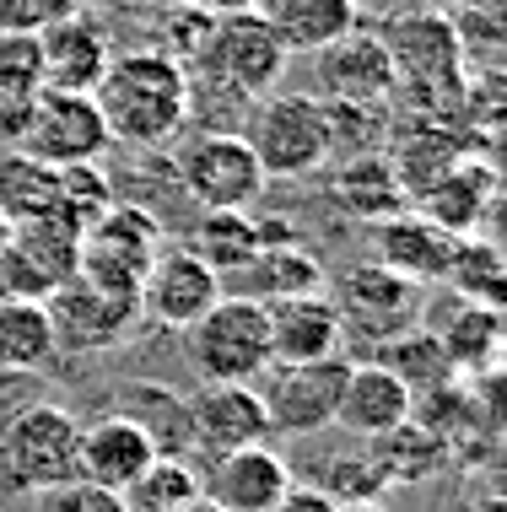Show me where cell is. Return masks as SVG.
Instances as JSON below:
<instances>
[{
  "instance_id": "31",
  "label": "cell",
  "mask_w": 507,
  "mask_h": 512,
  "mask_svg": "<svg viewBox=\"0 0 507 512\" xmlns=\"http://www.w3.org/2000/svg\"><path fill=\"white\" fill-rule=\"evenodd\" d=\"M0 211H6L11 227L60 216V184H54V168L22 157V151H6V157H0Z\"/></svg>"
},
{
  "instance_id": "34",
  "label": "cell",
  "mask_w": 507,
  "mask_h": 512,
  "mask_svg": "<svg viewBox=\"0 0 507 512\" xmlns=\"http://www.w3.org/2000/svg\"><path fill=\"white\" fill-rule=\"evenodd\" d=\"M54 184H60V221H71L76 232H87L108 205H114V178H108L98 162H76V168H54Z\"/></svg>"
},
{
  "instance_id": "9",
  "label": "cell",
  "mask_w": 507,
  "mask_h": 512,
  "mask_svg": "<svg viewBox=\"0 0 507 512\" xmlns=\"http://www.w3.org/2000/svg\"><path fill=\"white\" fill-rule=\"evenodd\" d=\"M259 173L265 178H303L330 162V119L324 103L308 92H276L259 103L254 135H249Z\"/></svg>"
},
{
  "instance_id": "44",
  "label": "cell",
  "mask_w": 507,
  "mask_h": 512,
  "mask_svg": "<svg viewBox=\"0 0 507 512\" xmlns=\"http://www.w3.org/2000/svg\"><path fill=\"white\" fill-rule=\"evenodd\" d=\"M178 512H222V507H216L211 496H195V502H184V507H178Z\"/></svg>"
},
{
  "instance_id": "40",
  "label": "cell",
  "mask_w": 507,
  "mask_h": 512,
  "mask_svg": "<svg viewBox=\"0 0 507 512\" xmlns=\"http://www.w3.org/2000/svg\"><path fill=\"white\" fill-rule=\"evenodd\" d=\"M44 512H130L119 491L87 486V480H65V486L44 491Z\"/></svg>"
},
{
  "instance_id": "19",
  "label": "cell",
  "mask_w": 507,
  "mask_h": 512,
  "mask_svg": "<svg viewBox=\"0 0 507 512\" xmlns=\"http://www.w3.org/2000/svg\"><path fill=\"white\" fill-rule=\"evenodd\" d=\"M38 60H44V92H81V98H92L108 60H114V49H108L103 27L76 11V17L38 33Z\"/></svg>"
},
{
  "instance_id": "7",
  "label": "cell",
  "mask_w": 507,
  "mask_h": 512,
  "mask_svg": "<svg viewBox=\"0 0 507 512\" xmlns=\"http://www.w3.org/2000/svg\"><path fill=\"white\" fill-rule=\"evenodd\" d=\"M189 362L205 383H254L270 367V324L249 297H222L200 324H189Z\"/></svg>"
},
{
  "instance_id": "38",
  "label": "cell",
  "mask_w": 507,
  "mask_h": 512,
  "mask_svg": "<svg viewBox=\"0 0 507 512\" xmlns=\"http://www.w3.org/2000/svg\"><path fill=\"white\" fill-rule=\"evenodd\" d=\"M211 27H216V11H205L200 0H189V6H168V44H162V54L189 71V65L200 60Z\"/></svg>"
},
{
  "instance_id": "23",
  "label": "cell",
  "mask_w": 507,
  "mask_h": 512,
  "mask_svg": "<svg viewBox=\"0 0 507 512\" xmlns=\"http://www.w3.org/2000/svg\"><path fill=\"white\" fill-rule=\"evenodd\" d=\"M432 335L443 345L454 378H486L497 372V356H502V313L491 302H470L459 297L448 313L432 318Z\"/></svg>"
},
{
  "instance_id": "28",
  "label": "cell",
  "mask_w": 507,
  "mask_h": 512,
  "mask_svg": "<svg viewBox=\"0 0 507 512\" xmlns=\"http://www.w3.org/2000/svg\"><path fill=\"white\" fill-rule=\"evenodd\" d=\"M205 270L222 275V286L259 254V221L249 211H200L195 238L184 243Z\"/></svg>"
},
{
  "instance_id": "13",
  "label": "cell",
  "mask_w": 507,
  "mask_h": 512,
  "mask_svg": "<svg viewBox=\"0 0 507 512\" xmlns=\"http://www.w3.org/2000/svg\"><path fill=\"white\" fill-rule=\"evenodd\" d=\"M108 141V124L98 114V103L81 92H38L33 119H27L22 141L11 151L44 162V168H76V162H98Z\"/></svg>"
},
{
  "instance_id": "14",
  "label": "cell",
  "mask_w": 507,
  "mask_h": 512,
  "mask_svg": "<svg viewBox=\"0 0 507 512\" xmlns=\"http://www.w3.org/2000/svg\"><path fill=\"white\" fill-rule=\"evenodd\" d=\"M222 297H227L222 292V275L205 270L184 243H162L157 259L141 275V318L168 324V329L200 324V318L211 313Z\"/></svg>"
},
{
  "instance_id": "1",
  "label": "cell",
  "mask_w": 507,
  "mask_h": 512,
  "mask_svg": "<svg viewBox=\"0 0 507 512\" xmlns=\"http://www.w3.org/2000/svg\"><path fill=\"white\" fill-rule=\"evenodd\" d=\"M114 146H168L195 108V81L162 49L114 54L92 92Z\"/></svg>"
},
{
  "instance_id": "10",
  "label": "cell",
  "mask_w": 507,
  "mask_h": 512,
  "mask_svg": "<svg viewBox=\"0 0 507 512\" xmlns=\"http://www.w3.org/2000/svg\"><path fill=\"white\" fill-rule=\"evenodd\" d=\"M346 378H351L346 356L303 362V367L270 362L265 372H259V383H254L259 405H265V421H270V437L276 432L281 437H313V432H324V426H335Z\"/></svg>"
},
{
  "instance_id": "37",
  "label": "cell",
  "mask_w": 507,
  "mask_h": 512,
  "mask_svg": "<svg viewBox=\"0 0 507 512\" xmlns=\"http://www.w3.org/2000/svg\"><path fill=\"white\" fill-rule=\"evenodd\" d=\"M38 92H44L38 33H0V98H38Z\"/></svg>"
},
{
  "instance_id": "43",
  "label": "cell",
  "mask_w": 507,
  "mask_h": 512,
  "mask_svg": "<svg viewBox=\"0 0 507 512\" xmlns=\"http://www.w3.org/2000/svg\"><path fill=\"white\" fill-rule=\"evenodd\" d=\"M205 11H216V17H232V11H259L265 0H200Z\"/></svg>"
},
{
  "instance_id": "32",
  "label": "cell",
  "mask_w": 507,
  "mask_h": 512,
  "mask_svg": "<svg viewBox=\"0 0 507 512\" xmlns=\"http://www.w3.org/2000/svg\"><path fill=\"white\" fill-rule=\"evenodd\" d=\"M383 367L405 383L410 399H427L437 389H454V367H448L443 345H437V335H432V329H421V324L383 345Z\"/></svg>"
},
{
  "instance_id": "2",
  "label": "cell",
  "mask_w": 507,
  "mask_h": 512,
  "mask_svg": "<svg viewBox=\"0 0 507 512\" xmlns=\"http://www.w3.org/2000/svg\"><path fill=\"white\" fill-rule=\"evenodd\" d=\"M76 442L81 421L65 405H17L0 415V486L33 496L76 480Z\"/></svg>"
},
{
  "instance_id": "3",
  "label": "cell",
  "mask_w": 507,
  "mask_h": 512,
  "mask_svg": "<svg viewBox=\"0 0 507 512\" xmlns=\"http://www.w3.org/2000/svg\"><path fill=\"white\" fill-rule=\"evenodd\" d=\"M373 33L389 49L394 81H410L421 98H454V92H464L470 60H464V44L448 17H437L427 6H410V11H394L389 22H378Z\"/></svg>"
},
{
  "instance_id": "21",
  "label": "cell",
  "mask_w": 507,
  "mask_h": 512,
  "mask_svg": "<svg viewBox=\"0 0 507 512\" xmlns=\"http://www.w3.org/2000/svg\"><path fill=\"white\" fill-rule=\"evenodd\" d=\"M454 243L459 238H448V232L432 227L427 216L394 211V216H383L373 227V265L394 270L410 286H443L448 259H454Z\"/></svg>"
},
{
  "instance_id": "8",
  "label": "cell",
  "mask_w": 507,
  "mask_h": 512,
  "mask_svg": "<svg viewBox=\"0 0 507 512\" xmlns=\"http://www.w3.org/2000/svg\"><path fill=\"white\" fill-rule=\"evenodd\" d=\"M195 65L205 81H216L222 92L249 103V98H270L276 92V81L286 76V49L259 22V11H232V17H216Z\"/></svg>"
},
{
  "instance_id": "25",
  "label": "cell",
  "mask_w": 507,
  "mask_h": 512,
  "mask_svg": "<svg viewBox=\"0 0 507 512\" xmlns=\"http://www.w3.org/2000/svg\"><path fill=\"white\" fill-rule=\"evenodd\" d=\"M108 410L141 426L146 442L157 448V459H195V432H189L184 394L162 389V383H125L108 399Z\"/></svg>"
},
{
  "instance_id": "20",
  "label": "cell",
  "mask_w": 507,
  "mask_h": 512,
  "mask_svg": "<svg viewBox=\"0 0 507 512\" xmlns=\"http://www.w3.org/2000/svg\"><path fill=\"white\" fill-rule=\"evenodd\" d=\"M265 324H270V362H281V367L330 362V356H340V345H346L340 318H335V302L324 292L270 302Z\"/></svg>"
},
{
  "instance_id": "11",
  "label": "cell",
  "mask_w": 507,
  "mask_h": 512,
  "mask_svg": "<svg viewBox=\"0 0 507 512\" xmlns=\"http://www.w3.org/2000/svg\"><path fill=\"white\" fill-rule=\"evenodd\" d=\"M335 318H340V335L346 340H373L389 345L394 335L416 329L427 318V302H421V286L400 281L394 270L383 265H356L330 286Z\"/></svg>"
},
{
  "instance_id": "24",
  "label": "cell",
  "mask_w": 507,
  "mask_h": 512,
  "mask_svg": "<svg viewBox=\"0 0 507 512\" xmlns=\"http://www.w3.org/2000/svg\"><path fill=\"white\" fill-rule=\"evenodd\" d=\"M259 22L276 33L286 54H319L351 27H362V6L356 0H265Z\"/></svg>"
},
{
  "instance_id": "16",
  "label": "cell",
  "mask_w": 507,
  "mask_h": 512,
  "mask_svg": "<svg viewBox=\"0 0 507 512\" xmlns=\"http://www.w3.org/2000/svg\"><path fill=\"white\" fill-rule=\"evenodd\" d=\"M189 405V432H195V453H232L270 442V421L259 405L254 383H205L200 394L184 399Z\"/></svg>"
},
{
  "instance_id": "15",
  "label": "cell",
  "mask_w": 507,
  "mask_h": 512,
  "mask_svg": "<svg viewBox=\"0 0 507 512\" xmlns=\"http://www.w3.org/2000/svg\"><path fill=\"white\" fill-rule=\"evenodd\" d=\"M292 491V464L270 442L216 453L200 475V496H211L222 512H276V502Z\"/></svg>"
},
{
  "instance_id": "36",
  "label": "cell",
  "mask_w": 507,
  "mask_h": 512,
  "mask_svg": "<svg viewBox=\"0 0 507 512\" xmlns=\"http://www.w3.org/2000/svg\"><path fill=\"white\" fill-rule=\"evenodd\" d=\"M308 486H319L324 496H335L340 507H367L383 486H389V480L378 475L373 453H330V459H319V475H313Z\"/></svg>"
},
{
  "instance_id": "27",
  "label": "cell",
  "mask_w": 507,
  "mask_h": 512,
  "mask_svg": "<svg viewBox=\"0 0 507 512\" xmlns=\"http://www.w3.org/2000/svg\"><path fill=\"white\" fill-rule=\"evenodd\" d=\"M232 281L243 286V292H232V297H249L259 308H270V302H286V297L324 292V265L303 243H270V248H259Z\"/></svg>"
},
{
  "instance_id": "39",
  "label": "cell",
  "mask_w": 507,
  "mask_h": 512,
  "mask_svg": "<svg viewBox=\"0 0 507 512\" xmlns=\"http://www.w3.org/2000/svg\"><path fill=\"white\" fill-rule=\"evenodd\" d=\"M76 11L81 0H0V33H44Z\"/></svg>"
},
{
  "instance_id": "17",
  "label": "cell",
  "mask_w": 507,
  "mask_h": 512,
  "mask_svg": "<svg viewBox=\"0 0 507 512\" xmlns=\"http://www.w3.org/2000/svg\"><path fill=\"white\" fill-rule=\"evenodd\" d=\"M313 76H319L324 103H378L400 87L383 38L367 33V27H351L346 38H335L330 49L313 54Z\"/></svg>"
},
{
  "instance_id": "42",
  "label": "cell",
  "mask_w": 507,
  "mask_h": 512,
  "mask_svg": "<svg viewBox=\"0 0 507 512\" xmlns=\"http://www.w3.org/2000/svg\"><path fill=\"white\" fill-rule=\"evenodd\" d=\"M437 17H475V11H502V0H421Z\"/></svg>"
},
{
  "instance_id": "46",
  "label": "cell",
  "mask_w": 507,
  "mask_h": 512,
  "mask_svg": "<svg viewBox=\"0 0 507 512\" xmlns=\"http://www.w3.org/2000/svg\"><path fill=\"white\" fill-rule=\"evenodd\" d=\"M6 238H11V221H6V211H0V248H6Z\"/></svg>"
},
{
  "instance_id": "26",
  "label": "cell",
  "mask_w": 507,
  "mask_h": 512,
  "mask_svg": "<svg viewBox=\"0 0 507 512\" xmlns=\"http://www.w3.org/2000/svg\"><path fill=\"white\" fill-rule=\"evenodd\" d=\"M497 195V178L491 168L481 162H454L437 184L421 189V216L432 221V227H443L448 238H475V227L486 221V205Z\"/></svg>"
},
{
  "instance_id": "41",
  "label": "cell",
  "mask_w": 507,
  "mask_h": 512,
  "mask_svg": "<svg viewBox=\"0 0 507 512\" xmlns=\"http://www.w3.org/2000/svg\"><path fill=\"white\" fill-rule=\"evenodd\" d=\"M276 512H346V507H340L335 496H324L319 486H297L292 480V491L276 502Z\"/></svg>"
},
{
  "instance_id": "47",
  "label": "cell",
  "mask_w": 507,
  "mask_h": 512,
  "mask_svg": "<svg viewBox=\"0 0 507 512\" xmlns=\"http://www.w3.org/2000/svg\"><path fill=\"white\" fill-rule=\"evenodd\" d=\"M162 6H189V0H162Z\"/></svg>"
},
{
  "instance_id": "4",
  "label": "cell",
  "mask_w": 507,
  "mask_h": 512,
  "mask_svg": "<svg viewBox=\"0 0 507 512\" xmlns=\"http://www.w3.org/2000/svg\"><path fill=\"white\" fill-rule=\"evenodd\" d=\"M162 248V221L146 205L114 200L108 211L81 232V281L103 286V292H130L141 297V275Z\"/></svg>"
},
{
  "instance_id": "35",
  "label": "cell",
  "mask_w": 507,
  "mask_h": 512,
  "mask_svg": "<svg viewBox=\"0 0 507 512\" xmlns=\"http://www.w3.org/2000/svg\"><path fill=\"white\" fill-rule=\"evenodd\" d=\"M443 286H454V292H464L470 302H491V308H497L502 302V254H497V243L459 238Z\"/></svg>"
},
{
  "instance_id": "30",
  "label": "cell",
  "mask_w": 507,
  "mask_h": 512,
  "mask_svg": "<svg viewBox=\"0 0 507 512\" xmlns=\"http://www.w3.org/2000/svg\"><path fill=\"white\" fill-rule=\"evenodd\" d=\"M373 464L389 486H410V480H427L448 464V442L437 432H427L421 421H405L394 432L373 437Z\"/></svg>"
},
{
  "instance_id": "29",
  "label": "cell",
  "mask_w": 507,
  "mask_h": 512,
  "mask_svg": "<svg viewBox=\"0 0 507 512\" xmlns=\"http://www.w3.org/2000/svg\"><path fill=\"white\" fill-rule=\"evenodd\" d=\"M54 362V335H49V313L44 302H22V297H0V372H44Z\"/></svg>"
},
{
  "instance_id": "33",
  "label": "cell",
  "mask_w": 507,
  "mask_h": 512,
  "mask_svg": "<svg viewBox=\"0 0 507 512\" xmlns=\"http://www.w3.org/2000/svg\"><path fill=\"white\" fill-rule=\"evenodd\" d=\"M200 496V469L195 459H152L146 475L125 491L130 512H178L184 502Z\"/></svg>"
},
{
  "instance_id": "18",
  "label": "cell",
  "mask_w": 507,
  "mask_h": 512,
  "mask_svg": "<svg viewBox=\"0 0 507 512\" xmlns=\"http://www.w3.org/2000/svg\"><path fill=\"white\" fill-rule=\"evenodd\" d=\"M157 459V448L146 442V432L125 415L103 410L81 426V442H76V480L87 486H103V491H119L125 496L135 480L146 475V464Z\"/></svg>"
},
{
  "instance_id": "45",
  "label": "cell",
  "mask_w": 507,
  "mask_h": 512,
  "mask_svg": "<svg viewBox=\"0 0 507 512\" xmlns=\"http://www.w3.org/2000/svg\"><path fill=\"white\" fill-rule=\"evenodd\" d=\"M470 512H502V502H497V496H481V502H475Z\"/></svg>"
},
{
  "instance_id": "12",
  "label": "cell",
  "mask_w": 507,
  "mask_h": 512,
  "mask_svg": "<svg viewBox=\"0 0 507 512\" xmlns=\"http://www.w3.org/2000/svg\"><path fill=\"white\" fill-rule=\"evenodd\" d=\"M76 270H81V232L71 221L60 216L22 221L0 248V297L44 302L65 281H76Z\"/></svg>"
},
{
  "instance_id": "22",
  "label": "cell",
  "mask_w": 507,
  "mask_h": 512,
  "mask_svg": "<svg viewBox=\"0 0 507 512\" xmlns=\"http://www.w3.org/2000/svg\"><path fill=\"white\" fill-rule=\"evenodd\" d=\"M416 421V399L400 378H394L383 362H351V378H346V394H340V410H335V426H346L362 442H373L394 426Z\"/></svg>"
},
{
  "instance_id": "5",
  "label": "cell",
  "mask_w": 507,
  "mask_h": 512,
  "mask_svg": "<svg viewBox=\"0 0 507 512\" xmlns=\"http://www.w3.org/2000/svg\"><path fill=\"white\" fill-rule=\"evenodd\" d=\"M49 313V335H54V356H103L114 345H125L141 318V297L130 292H103L92 281H65L60 292L44 297Z\"/></svg>"
},
{
  "instance_id": "6",
  "label": "cell",
  "mask_w": 507,
  "mask_h": 512,
  "mask_svg": "<svg viewBox=\"0 0 507 512\" xmlns=\"http://www.w3.org/2000/svg\"><path fill=\"white\" fill-rule=\"evenodd\" d=\"M173 173H178V189H184L200 211H249L270 184V178L259 173L249 135H232V130L195 135V141L178 151Z\"/></svg>"
}]
</instances>
